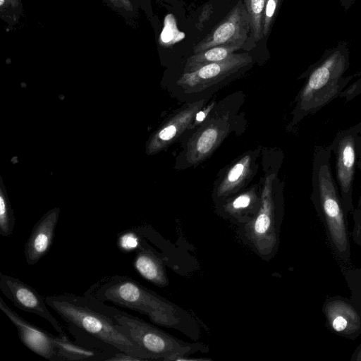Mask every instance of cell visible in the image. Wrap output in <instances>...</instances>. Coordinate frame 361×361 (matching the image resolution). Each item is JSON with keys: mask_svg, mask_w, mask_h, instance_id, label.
Wrapping results in <instances>:
<instances>
[{"mask_svg": "<svg viewBox=\"0 0 361 361\" xmlns=\"http://www.w3.org/2000/svg\"><path fill=\"white\" fill-rule=\"evenodd\" d=\"M329 145H315L312 169L310 199L325 229L329 244L343 263L350 259L347 215L331 168Z\"/></svg>", "mask_w": 361, "mask_h": 361, "instance_id": "obj_3", "label": "cell"}, {"mask_svg": "<svg viewBox=\"0 0 361 361\" xmlns=\"http://www.w3.org/2000/svg\"><path fill=\"white\" fill-rule=\"evenodd\" d=\"M267 0H244L249 15L250 27L256 41L263 35V17Z\"/></svg>", "mask_w": 361, "mask_h": 361, "instance_id": "obj_20", "label": "cell"}, {"mask_svg": "<svg viewBox=\"0 0 361 361\" xmlns=\"http://www.w3.org/2000/svg\"><path fill=\"white\" fill-rule=\"evenodd\" d=\"M280 0H267L263 17V35H268Z\"/></svg>", "mask_w": 361, "mask_h": 361, "instance_id": "obj_26", "label": "cell"}, {"mask_svg": "<svg viewBox=\"0 0 361 361\" xmlns=\"http://www.w3.org/2000/svg\"><path fill=\"white\" fill-rule=\"evenodd\" d=\"M251 157L246 155L230 168L217 188L218 197L228 196L241 187L251 173Z\"/></svg>", "mask_w": 361, "mask_h": 361, "instance_id": "obj_18", "label": "cell"}, {"mask_svg": "<svg viewBox=\"0 0 361 361\" xmlns=\"http://www.w3.org/2000/svg\"><path fill=\"white\" fill-rule=\"evenodd\" d=\"M84 295L138 312L152 323L174 329L192 340L201 337V326L192 314L128 276H106L92 284Z\"/></svg>", "mask_w": 361, "mask_h": 361, "instance_id": "obj_2", "label": "cell"}, {"mask_svg": "<svg viewBox=\"0 0 361 361\" xmlns=\"http://www.w3.org/2000/svg\"><path fill=\"white\" fill-rule=\"evenodd\" d=\"M356 360H361V348H360V350H359V351L357 353V356L356 357Z\"/></svg>", "mask_w": 361, "mask_h": 361, "instance_id": "obj_34", "label": "cell"}, {"mask_svg": "<svg viewBox=\"0 0 361 361\" xmlns=\"http://www.w3.org/2000/svg\"><path fill=\"white\" fill-rule=\"evenodd\" d=\"M185 37V33L178 30L176 21L172 14H169L164 20V27L160 39L166 46L173 44Z\"/></svg>", "mask_w": 361, "mask_h": 361, "instance_id": "obj_21", "label": "cell"}, {"mask_svg": "<svg viewBox=\"0 0 361 361\" xmlns=\"http://www.w3.org/2000/svg\"><path fill=\"white\" fill-rule=\"evenodd\" d=\"M251 60L247 54H232L221 61L205 65L192 72L183 73L177 84L190 93L202 91L247 66Z\"/></svg>", "mask_w": 361, "mask_h": 361, "instance_id": "obj_9", "label": "cell"}, {"mask_svg": "<svg viewBox=\"0 0 361 361\" xmlns=\"http://www.w3.org/2000/svg\"><path fill=\"white\" fill-rule=\"evenodd\" d=\"M205 8H206V12L204 11H203V12L200 18V21L201 22V23H203L205 20H207L211 13V8L208 7V6H207Z\"/></svg>", "mask_w": 361, "mask_h": 361, "instance_id": "obj_32", "label": "cell"}, {"mask_svg": "<svg viewBox=\"0 0 361 361\" xmlns=\"http://www.w3.org/2000/svg\"><path fill=\"white\" fill-rule=\"evenodd\" d=\"M274 175L268 176L260 196V205L255 216L238 226L236 233L240 239L257 255L269 261L276 254L280 244L283 220V204H279L273 195Z\"/></svg>", "mask_w": 361, "mask_h": 361, "instance_id": "obj_5", "label": "cell"}, {"mask_svg": "<svg viewBox=\"0 0 361 361\" xmlns=\"http://www.w3.org/2000/svg\"><path fill=\"white\" fill-rule=\"evenodd\" d=\"M133 267L140 276L151 283L160 288L169 285L164 259L147 243L143 236L135 250Z\"/></svg>", "mask_w": 361, "mask_h": 361, "instance_id": "obj_14", "label": "cell"}, {"mask_svg": "<svg viewBox=\"0 0 361 361\" xmlns=\"http://www.w3.org/2000/svg\"><path fill=\"white\" fill-rule=\"evenodd\" d=\"M260 197L255 189L247 190L228 200L222 206V213L237 226L252 219L259 209Z\"/></svg>", "mask_w": 361, "mask_h": 361, "instance_id": "obj_17", "label": "cell"}, {"mask_svg": "<svg viewBox=\"0 0 361 361\" xmlns=\"http://www.w3.org/2000/svg\"><path fill=\"white\" fill-rule=\"evenodd\" d=\"M349 48L347 41H340L336 46L326 49L301 75L306 80L295 99L291 128L339 97L347 84L357 75L343 77L350 66Z\"/></svg>", "mask_w": 361, "mask_h": 361, "instance_id": "obj_4", "label": "cell"}, {"mask_svg": "<svg viewBox=\"0 0 361 361\" xmlns=\"http://www.w3.org/2000/svg\"><path fill=\"white\" fill-rule=\"evenodd\" d=\"M357 167L361 171V154L357 161Z\"/></svg>", "mask_w": 361, "mask_h": 361, "instance_id": "obj_33", "label": "cell"}, {"mask_svg": "<svg viewBox=\"0 0 361 361\" xmlns=\"http://www.w3.org/2000/svg\"><path fill=\"white\" fill-rule=\"evenodd\" d=\"M250 27L245 6L238 1L225 19L194 47L193 51L197 54L218 46L243 45L247 39Z\"/></svg>", "mask_w": 361, "mask_h": 361, "instance_id": "obj_10", "label": "cell"}, {"mask_svg": "<svg viewBox=\"0 0 361 361\" xmlns=\"http://www.w3.org/2000/svg\"><path fill=\"white\" fill-rule=\"evenodd\" d=\"M108 361H137L142 359L123 352H116L107 360Z\"/></svg>", "mask_w": 361, "mask_h": 361, "instance_id": "obj_28", "label": "cell"}, {"mask_svg": "<svg viewBox=\"0 0 361 361\" xmlns=\"http://www.w3.org/2000/svg\"><path fill=\"white\" fill-rule=\"evenodd\" d=\"M229 125L221 119L209 123L188 143V161L195 164L202 161L223 140L228 132Z\"/></svg>", "mask_w": 361, "mask_h": 361, "instance_id": "obj_15", "label": "cell"}, {"mask_svg": "<svg viewBox=\"0 0 361 361\" xmlns=\"http://www.w3.org/2000/svg\"><path fill=\"white\" fill-rule=\"evenodd\" d=\"M45 301L64 322L75 342L107 353L123 352L148 360L145 353L103 302L68 293L47 295Z\"/></svg>", "mask_w": 361, "mask_h": 361, "instance_id": "obj_1", "label": "cell"}, {"mask_svg": "<svg viewBox=\"0 0 361 361\" xmlns=\"http://www.w3.org/2000/svg\"><path fill=\"white\" fill-rule=\"evenodd\" d=\"M322 310L332 332L348 339H355L361 334V312L346 298H326Z\"/></svg>", "mask_w": 361, "mask_h": 361, "instance_id": "obj_12", "label": "cell"}, {"mask_svg": "<svg viewBox=\"0 0 361 361\" xmlns=\"http://www.w3.org/2000/svg\"><path fill=\"white\" fill-rule=\"evenodd\" d=\"M242 46L240 44L218 46L195 54L187 59L184 73L192 72L205 65L224 60Z\"/></svg>", "mask_w": 361, "mask_h": 361, "instance_id": "obj_19", "label": "cell"}, {"mask_svg": "<svg viewBox=\"0 0 361 361\" xmlns=\"http://www.w3.org/2000/svg\"><path fill=\"white\" fill-rule=\"evenodd\" d=\"M203 103L204 100L198 101L176 113L158 133L152 144L154 149L166 146L183 133L192 122Z\"/></svg>", "mask_w": 361, "mask_h": 361, "instance_id": "obj_16", "label": "cell"}, {"mask_svg": "<svg viewBox=\"0 0 361 361\" xmlns=\"http://www.w3.org/2000/svg\"><path fill=\"white\" fill-rule=\"evenodd\" d=\"M109 309L148 360H186L193 353L209 351L204 343L183 341L137 317L110 305Z\"/></svg>", "mask_w": 361, "mask_h": 361, "instance_id": "obj_6", "label": "cell"}, {"mask_svg": "<svg viewBox=\"0 0 361 361\" xmlns=\"http://www.w3.org/2000/svg\"><path fill=\"white\" fill-rule=\"evenodd\" d=\"M0 309L16 326L21 343L32 352L49 360H58L59 336L37 326L20 316L0 298Z\"/></svg>", "mask_w": 361, "mask_h": 361, "instance_id": "obj_11", "label": "cell"}, {"mask_svg": "<svg viewBox=\"0 0 361 361\" xmlns=\"http://www.w3.org/2000/svg\"><path fill=\"white\" fill-rule=\"evenodd\" d=\"M356 0H339L345 11H347Z\"/></svg>", "mask_w": 361, "mask_h": 361, "instance_id": "obj_31", "label": "cell"}, {"mask_svg": "<svg viewBox=\"0 0 361 361\" xmlns=\"http://www.w3.org/2000/svg\"><path fill=\"white\" fill-rule=\"evenodd\" d=\"M335 157L336 182L346 213L354 210L353 181L361 154V121L341 130L329 145Z\"/></svg>", "mask_w": 361, "mask_h": 361, "instance_id": "obj_7", "label": "cell"}, {"mask_svg": "<svg viewBox=\"0 0 361 361\" xmlns=\"http://www.w3.org/2000/svg\"><path fill=\"white\" fill-rule=\"evenodd\" d=\"M353 219V228L351 232V238L355 243L361 246V192L357 206L352 213Z\"/></svg>", "mask_w": 361, "mask_h": 361, "instance_id": "obj_25", "label": "cell"}, {"mask_svg": "<svg viewBox=\"0 0 361 361\" xmlns=\"http://www.w3.org/2000/svg\"><path fill=\"white\" fill-rule=\"evenodd\" d=\"M114 6L127 11H133V5L130 0H109Z\"/></svg>", "mask_w": 361, "mask_h": 361, "instance_id": "obj_30", "label": "cell"}, {"mask_svg": "<svg viewBox=\"0 0 361 361\" xmlns=\"http://www.w3.org/2000/svg\"><path fill=\"white\" fill-rule=\"evenodd\" d=\"M361 92V78L353 83L348 88L343 90L339 97H345L346 101H349Z\"/></svg>", "mask_w": 361, "mask_h": 361, "instance_id": "obj_27", "label": "cell"}, {"mask_svg": "<svg viewBox=\"0 0 361 361\" xmlns=\"http://www.w3.org/2000/svg\"><path fill=\"white\" fill-rule=\"evenodd\" d=\"M142 239V235L137 228L123 231L117 240L118 248L123 252L136 250Z\"/></svg>", "mask_w": 361, "mask_h": 361, "instance_id": "obj_23", "label": "cell"}, {"mask_svg": "<svg viewBox=\"0 0 361 361\" xmlns=\"http://www.w3.org/2000/svg\"><path fill=\"white\" fill-rule=\"evenodd\" d=\"M21 11L19 0H0L1 16L9 23L17 22Z\"/></svg>", "mask_w": 361, "mask_h": 361, "instance_id": "obj_24", "label": "cell"}, {"mask_svg": "<svg viewBox=\"0 0 361 361\" xmlns=\"http://www.w3.org/2000/svg\"><path fill=\"white\" fill-rule=\"evenodd\" d=\"M15 226V218L10 209L6 199L0 195V235L2 237H9L13 233Z\"/></svg>", "mask_w": 361, "mask_h": 361, "instance_id": "obj_22", "label": "cell"}, {"mask_svg": "<svg viewBox=\"0 0 361 361\" xmlns=\"http://www.w3.org/2000/svg\"><path fill=\"white\" fill-rule=\"evenodd\" d=\"M0 290L17 308L42 317L59 335L66 334L61 324L47 308L45 298L35 288L18 278L1 272Z\"/></svg>", "mask_w": 361, "mask_h": 361, "instance_id": "obj_8", "label": "cell"}, {"mask_svg": "<svg viewBox=\"0 0 361 361\" xmlns=\"http://www.w3.org/2000/svg\"><path fill=\"white\" fill-rule=\"evenodd\" d=\"M213 106H214V104H211L210 105H208L206 108H204V109H202L201 111H199L196 114L195 118V125H197V124L202 123L205 119V118L207 117V116L208 115L209 111L212 109Z\"/></svg>", "mask_w": 361, "mask_h": 361, "instance_id": "obj_29", "label": "cell"}, {"mask_svg": "<svg viewBox=\"0 0 361 361\" xmlns=\"http://www.w3.org/2000/svg\"><path fill=\"white\" fill-rule=\"evenodd\" d=\"M59 219V210L45 214L33 226L25 243L24 255L27 264L34 265L50 250Z\"/></svg>", "mask_w": 361, "mask_h": 361, "instance_id": "obj_13", "label": "cell"}]
</instances>
